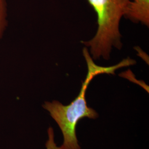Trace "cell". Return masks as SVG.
<instances>
[{"label":"cell","instance_id":"5","mask_svg":"<svg viewBox=\"0 0 149 149\" xmlns=\"http://www.w3.org/2000/svg\"><path fill=\"white\" fill-rule=\"evenodd\" d=\"M48 139L45 143L46 149H64L60 146H58L55 141V134L53 129L50 127L48 129Z\"/></svg>","mask_w":149,"mask_h":149},{"label":"cell","instance_id":"1","mask_svg":"<svg viewBox=\"0 0 149 149\" xmlns=\"http://www.w3.org/2000/svg\"><path fill=\"white\" fill-rule=\"evenodd\" d=\"M83 54L88 71L78 96L68 105L56 100L44 102L42 105L61 129L63 135V143L61 146L64 149H81L76 132L77 123L84 118L95 119L99 117L94 109L88 106L86 99V91L91 81L98 74H112L114 72L113 66L104 67L96 65L87 50H84Z\"/></svg>","mask_w":149,"mask_h":149},{"label":"cell","instance_id":"2","mask_svg":"<svg viewBox=\"0 0 149 149\" xmlns=\"http://www.w3.org/2000/svg\"><path fill=\"white\" fill-rule=\"evenodd\" d=\"M97 15L98 29L90 40L81 42L90 48L93 58L108 60L112 48L122 47L119 23L128 11L130 0H87Z\"/></svg>","mask_w":149,"mask_h":149},{"label":"cell","instance_id":"4","mask_svg":"<svg viewBox=\"0 0 149 149\" xmlns=\"http://www.w3.org/2000/svg\"><path fill=\"white\" fill-rule=\"evenodd\" d=\"M7 0H0V41L8 26Z\"/></svg>","mask_w":149,"mask_h":149},{"label":"cell","instance_id":"3","mask_svg":"<svg viewBox=\"0 0 149 149\" xmlns=\"http://www.w3.org/2000/svg\"><path fill=\"white\" fill-rule=\"evenodd\" d=\"M125 17L132 21L149 27V0H132L130 1Z\"/></svg>","mask_w":149,"mask_h":149}]
</instances>
